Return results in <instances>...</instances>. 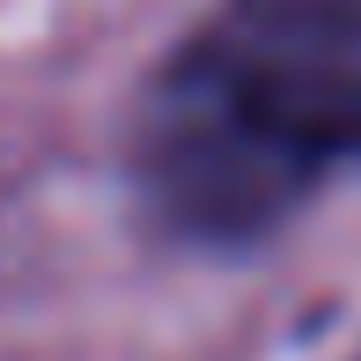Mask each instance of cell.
Segmentation results:
<instances>
[{"label":"cell","mask_w":361,"mask_h":361,"mask_svg":"<svg viewBox=\"0 0 361 361\" xmlns=\"http://www.w3.org/2000/svg\"><path fill=\"white\" fill-rule=\"evenodd\" d=\"M361 155V0H214L147 74L133 185L162 236L243 251Z\"/></svg>","instance_id":"obj_1"}]
</instances>
